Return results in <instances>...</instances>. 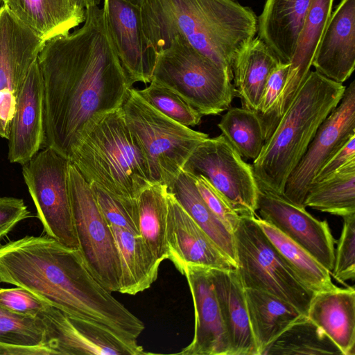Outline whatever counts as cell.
Returning a JSON list of instances; mask_svg holds the SVG:
<instances>
[{"mask_svg": "<svg viewBox=\"0 0 355 355\" xmlns=\"http://www.w3.org/2000/svg\"><path fill=\"white\" fill-rule=\"evenodd\" d=\"M279 60L258 37H254L236 57L232 73L235 96L242 107L256 112L266 83Z\"/></svg>", "mask_w": 355, "mask_h": 355, "instance_id": "27", "label": "cell"}, {"mask_svg": "<svg viewBox=\"0 0 355 355\" xmlns=\"http://www.w3.org/2000/svg\"><path fill=\"white\" fill-rule=\"evenodd\" d=\"M355 135V80L320 124L305 153L287 179L284 196L300 207L320 168Z\"/></svg>", "mask_w": 355, "mask_h": 355, "instance_id": "13", "label": "cell"}, {"mask_svg": "<svg viewBox=\"0 0 355 355\" xmlns=\"http://www.w3.org/2000/svg\"><path fill=\"white\" fill-rule=\"evenodd\" d=\"M150 82L171 89L202 116L228 110L235 96L232 76L180 36L157 54Z\"/></svg>", "mask_w": 355, "mask_h": 355, "instance_id": "6", "label": "cell"}, {"mask_svg": "<svg viewBox=\"0 0 355 355\" xmlns=\"http://www.w3.org/2000/svg\"><path fill=\"white\" fill-rule=\"evenodd\" d=\"M312 0H266L257 33L279 62L290 63Z\"/></svg>", "mask_w": 355, "mask_h": 355, "instance_id": "23", "label": "cell"}, {"mask_svg": "<svg viewBox=\"0 0 355 355\" xmlns=\"http://www.w3.org/2000/svg\"><path fill=\"white\" fill-rule=\"evenodd\" d=\"M304 206L341 217L355 214V159L329 178L313 182Z\"/></svg>", "mask_w": 355, "mask_h": 355, "instance_id": "31", "label": "cell"}, {"mask_svg": "<svg viewBox=\"0 0 355 355\" xmlns=\"http://www.w3.org/2000/svg\"><path fill=\"white\" fill-rule=\"evenodd\" d=\"M137 91L155 110L183 125L190 128L201 121L202 116L195 108L166 87L150 82L148 87Z\"/></svg>", "mask_w": 355, "mask_h": 355, "instance_id": "35", "label": "cell"}, {"mask_svg": "<svg viewBox=\"0 0 355 355\" xmlns=\"http://www.w3.org/2000/svg\"><path fill=\"white\" fill-rule=\"evenodd\" d=\"M140 8L144 35L157 54L180 36L223 68L243 31L236 0H144Z\"/></svg>", "mask_w": 355, "mask_h": 355, "instance_id": "3", "label": "cell"}, {"mask_svg": "<svg viewBox=\"0 0 355 355\" xmlns=\"http://www.w3.org/2000/svg\"><path fill=\"white\" fill-rule=\"evenodd\" d=\"M355 159V135L352 136L327 162L320 168L313 182L322 181L347 163ZM312 183V184H313Z\"/></svg>", "mask_w": 355, "mask_h": 355, "instance_id": "43", "label": "cell"}, {"mask_svg": "<svg viewBox=\"0 0 355 355\" xmlns=\"http://www.w3.org/2000/svg\"><path fill=\"white\" fill-rule=\"evenodd\" d=\"M103 9L112 42L131 83H150L157 53L144 35L140 7L124 0H104Z\"/></svg>", "mask_w": 355, "mask_h": 355, "instance_id": "16", "label": "cell"}, {"mask_svg": "<svg viewBox=\"0 0 355 355\" xmlns=\"http://www.w3.org/2000/svg\"><path fill=\"white\" fill-rule=\"evenodd\" d=\"M69 159L45 147L22 165V175L46 234L79 250L69 195Z\"/></svg>", "mask_w": 355, "mask_h": 355, "instance_id": "10", "label": "cell"}, {"mask_svg": "<svg viewBox=\"0 0 355 355\" xmlns=\"http://www.w3.org/2000/svg\"><path fill=\"white\" fill-rule=\"evenodd\" d=\"M233 236L236 268L243 287L275 295L306 315L315 293L305 286L282 257L256 216L241 217Z\"/></svg>", "mask_w": 355, "mask_h": 355, "instance_id": "8", "label": "cell"}, {"mask_svg": "<svg viewBox=\"0 0 355 355\" xmlns=\"http://www.w3.org/2000/svg\"><path fill=\"white\" fill-rule=\"evenodd\" d=\"M251 330L258 355L302 315L289 302L271 293L245 288Z\"/></svg>", "mask_w": 355, "mask_h": 355, "instance_id": "28", "label": "cell"}, {"mask_svg": "<svg viewBox=\"0 0 355 355\" xmlns=\"http://www.w3.org/2000/svg\"><path fill=\"white\" fill-rule=\"evenodd\" d=\"M257 211L260 218L309 252L331 274L335 240L327 220H319L306 207L284 196L259 188Z\"/></svg>", "mask_w": 355, "mask_h": 355, "instance_id": "15", "label": "cell"}, {"mask_svg": "<svg viewBox=\"0 0 355 355\" xmlns=\"http://www.w3.org/2000/svg\"><path fill=\"white\" fill-rule=\"evenodd\" d=\"M0 1H1V0H0Z\"/></svg>", "mask_w": 355, "mask_h": 355, "instance_id": "47", "label": "cell"}, {"mask_svg": "<svg viewBox=\"0 0 355 355\" xmlns=\"http://www.w3.org/2000/svg\"><path fill=\"white\" fill-rule=\"evenodd\" d=\"M125 1H128L135 6L141 7L144 0H124Z\"/></svg>", "mask_w": 355, "mask_h": 355, "instance_id": "46", "label": "cell"}, {"mask_svg": "<svg viewBox=\"0 0 355 355\" xmlns=\"http://www.w3.org/2000/svg\"><path fill=\"white\" fill-rule=\"evenodd\" d=\"M46 305L25 288H0V306L14 313L35 317Z\"/></svg>", "mask_w": 355, "mask_h": 355, "instance_id": "40", "label": "cell"}, {"mask_svg": "<svg viewBox=\"0 0 355 355\" xmlns=\"http://www.w3.org/2000/svg\"><path fill=\"white\" fill-rule=\"evenodd\" d=\"M120 257L121 278L119 293L136 295L157 279L161 263L150 252L139 234L110 225Z\"/></svg>", "mask_w": 355, "mask_h": 355, "instance_id": "26", "label": "cell"}, {"mask_svg": "<svg viewBox=\"0 0 355 355\" xmlns=\"http://www.w3.org/2000/svg\"><path fill=\"white\" fill-rule=\"evenodd\" d=\"M306 315L323 330L343 355L355 354L354 286L315 293Z\"/></svg>", "mask_w": 355, "mask_h": 355, "instance_id": "24", "label": "cell"}, {"mask_svg": "<svg viewBox=\"0 0 355 355\" xmlns=\"http://www.w3.org/2000/svg\"><path fill=\"white\" fill-rule=\"evenodd\" d=\"M44 94L37 59L32 64L16 101L8 136V157L25 164L44 143Z\"/></svg>", "mask_w": 355, "mask_h": 355, "instance_id": "19", "label": "cell"}, {"mask_svg": "<svg viewBox=\"0 0 355 355\" xmlns=\"http://www.w3.org/2000/svg\"><path fill=\"white\" fill-rule=\"evenodd\" d=\"M37 316L44 327L43 345L55 354L141 355L137 340H128L49 304Z\"/></svg>", "mask_w": 355, "mask_h": 355, "instance_id": "14", "label": "cell"}, {"mask_svg": "<svg viewBox=\"0 0 355 355\" xmlns=\"http://www.w3.org/2000/svg\"><path fill=\"white\" fill-rule=\"evenodd\" d=\"M0 282L30 291L69 315L137 340L144 322L92 274L79 250L46 234L0 245Z\"/></svg>", "mask_w": 355, "mask_h": 355, "instance_id": "2", "label": "cell"}, {"mask_svg": "<svg viewBox=\"0 0 355 355\" xmlns=\"http://www.w3.org/2000/svg\"><path fill=\"white\" fill-rule=\"evenodd\" d=\"M83 25L45 42L37 57L44 94V145L70 159L93 128L120 108L132 87L119 58L103 8Z\"/></svg>", "mask_w": 355, "mask_h": 355, "instance_id": "1", "label": "cell"}, {"mask_svg": "<svg viewBox=\"0 0 355 355\" xmlns=\"http://www.w3.org/2000/svg\"><path fill=\"white\" fill-rule=\"evenodd\" d=\"M29 217L31 212L22 199L0 198V241L17 223Z\"/></svg>", "mask_w": 355, "mask_h": 355, "instance_id": "42", "label": "cell"}, {"mask_svg": "<svg viewBox=\"0 0 355 355\" xmlns=\"http://www.w3.org/2000/svg\"><path fill=\"white\" fill-rule=\"evenodd\" d=\"M167 189L236 267L233 234L209 209L196 187L193 176L182 170Z\"/></svg>", "mask_w": 355, "mask_h": 355, "instance_id": "29", "label": "cell"}, {"mask_svg": "<svg viewBox=\"0 0 355 355\" xmlns=\"http://www.w3.org/2000/svg\"><path fill=\"white\" fill-rule=\"evenodd\" d=\"M43 341L44 327L38 316L14 313L0 306V343L37 347L44 346Z\"/></svg>", "mask_w": 355, "mask_h": 355, "instance_id": "36", "label": "cell"}, {"mask_svg": "<svg viewBox=\"0 0 355 355\" xmlns=\"http://www.w3.org/2000/svg\"><path fill=\"white\" fill-rule=\"evenodd\" d=\"M44 42L83 23L85 10L72 0H2L1 3Z\"/></svg>", "mask_w": 355, "mask_h": 355, "instance_id": "25", "label": "cell"}, {"mask_svg": "<svg viewBox=\"0 0 355 355\" xmlns=\"http://www.w3.org/2000/svg\"><path fill=\"white\" fill-rule=\"evenodd\" d=\"M312 66L326 78L343 84L355 68V0H341L331 12Z\"/></svg>", "mask_w": 355, "mask_h": 355, "instance_id": "21", "label": "cell"}, {"mask_svg": "<svg viewBox=\"0 0 355 355\" xmlns=\"http://www.w3.org/2000/svg\"><path fill=\"white\" fill-rule=\"evenodd\" d=\"M289 63L279 62L270 73L255 112L261 121L270 112L286 80Z\"/></svg>", "mask_w": 355, "mask_h": 355, "instance_id": "41", "label": "cell"}, {"mask_svg": "<svg viewBox=\"0 0 355 355\" xmlns=\"http://www.w3.org/2000/svg\"><path fill=\"white\" fill-rule=\"evenodd\" d=\"M222 135L243 158L255 160L265 139L259 116L244 107L229 108L218 123Z\"/></svg>", "mask_w": 355, "mask_h": 355, "instance_id": "34", "label": "cell"}, {"mask_svg": "<svg viewBox=\"0 0 355 355\" xmlns=\"http://www.w3.org/2000/svg\"><path fill=\"white\" fill-rule=\"evenodd\" d=\"M192 176L201 197L209 209L233 234L239 223L240 216L205 178L202 175Z\"/></svg>", "mask_w": 355, "mask_h": 355, "instance_id": "39", "label": "cell"}, {"mask_svg": "<svg viewBox=\"0 0 355 355\" xmlns=\"http://www.w3.org/2000/svg\"><path fill=\"white\" fill-rule=\"evenodd\" d=\"M343 218V226L331 272L333 277L341 284L355 277V214Z\"/></svg>", "mask_w": 355, "mask_h": 355, "instance_id": "38", "label": "cell"}, {"mask_svg": "<svg viewBox=\"0 0 355 355\" xmlns=\"http://www.w3.org/2000/svg\"><path fill=\"white\" fill-rule=\"evenodd\" d=\"M90 186L108 224L128 228L139 234L136 200L120 199L94 184Z\"/></svg>", "mask_w": 355, "mask_h": 355, "instance_id": "37", "label": "cell"}, {"mask_svg": "<svg viewBox=\"0 0 355 355\" xmlns=\"http://www.w3.org/2000/svg\"><path fill=\"white\" fill-rule=\"evenodd\" d=\"M257 221L282 257L305 286L314 293L337 288L331 272L309 252L287 237L274 226L256 217Z\"/></svg>", "mask_w": 355, "mask_h": 355, "instance_id": "32", "label": "cell"}, {"mask_svg": "<svg viewBox=\"0 0 355 355\" xmlns=\"http://www.w3.org/2000/svg\"><path fill=\"white\" fill-rule=\"evenodd\" d=\"M268 354L343 355L323 330L305 315L292 322L261 353Z\"/></svg>", "mask_w": 355, "mask_h": 355, "instance_id": "33", "label": "cell"}, {"mask_svg": "<svg viewBox=\"0 0 355 355\" xmlns=\"http://www.w3.org/2000/svg\"><path fill=\"white\" fill-rule=\"evenodd\" d=\"M182 170L205 178L240 217L256 216L259 189L252 165L242 159L223 135L200 144Z\"/></svg>", "mask_w": 355, "mask_h": 355, "instance_id": "11", "label": "cell"}, {"mask_svg": "<svg viewBox=\"0 0 355 355\" xmlns=\"http://www.w3.org/2000/svg\"><path fill=\"white\" fill-rule=\"evenodd\" d=\"M0 355H53L44 346H20L0 343Z\"/></svg>", "mask_w": 355, "mask_h": 355, "instance_id": "44", "label": "cell"}, {"mask_svg": "<svg viewBox=\"0 0 355 355\" xmlns=\"http://www.w3.org/2000/svg\"><path fill=\"white\" fill-rule=\"evenodd\" d=\"M167 244L168 259L182 275L189 264L221 270L236 268L168 191Z\"/></svg>", "mask_w": 355, "mask_h": 355, "instance_id": "20", "label": "cell"}, {"mask_svg": "<svg viewBox=\"0 0 355 355\" xmlns=\"http://www.w3.org/2000/svg\"><path fill=\"white\" fill-rule=\"evenodd\" d=\"M311 71L288 109L265 141L252 168L259 188L284 195L288 178L318 128L340 102L345 89Z\"/></svg>", "mask_w": 355, "mask_h": 355, "instance_id": "4", "label": "cell"}, {"mask_svg": "<svg viewBox=\"0 0 355 355\" xmlns=\"http://www.w3.org/2000/svg\"><path fill=\"white\" fill-rule=\"evenodd\" d=\"M210 275L229 341L230 355H258L245 288L236 268H210Z\"/></svg>", "mask_w": 355, "mask_h": 355, "instance_id": "22", "label": "cell"}, {"mask_svg": "<svg viewBox=\"0 0 355 355\" xmlns=\"http://www.w3.org/2000/svg\"><path fill=\"white\" fill-rule=\"evenodd\" d=\"M139 234L153 255L161 263L168 259L167 244L168 189L155 183L136 199Z\"/></svg>", "mask_w": 355, "mask_h": 355, "instance_id": "30", "label": "cell"}, {"mask_svg": "<svg viewBox=\"0 0 355 355\" xmlns=\"http://www.w3.org/2000/svg\"><path fill=\"white\" fill-rule=\"evenodd\" d=\"M68 175L79 251L94 277L111 293L119 292L121 261L110 227L96 202L90 184L71 162Z\"/></svg>", "mask_w": 355, "mask_h": 355, "instance_id": "9", "label": "cell"}, {"mask_svg": "<svg viewBox=\"0 0 355 355\" xmlns=\"http://www.w3.org/2000/svg\"><path fill=\"white\" fill-rule=\"evenodd\" d=\"M74 4L79 8L85 10L87 8L98 6L101 0H72Z\"/></svg>", "mask_w": 355, "mask_h": 355, "instance_id": "45", "label": "cell"}, {"mask_svg": "<svg viewBox=\"0 0 355 355\" xmlns=\"http://www.w3.org/2000/svg\"><path fill=\"white\" fill-rule=\"evenodd\" d=\"M192 296L195 325L192 341L181 355H230V345L210 275V268L187 265L184 270Z\"/></svg>", "mask_w": 355, "mask_h": 355, "instance_id": "18", "label": "cell"}, {"mask_svg": "<svg viewBox=\"0 0 355 355\" xmlns=\"http://www.w3.org/2000/svg\"><path fill=\"white\" fill-rule=\"evenodd\" d=\"M334 1H311L289 63L284 86L270 112L260 121L265 139L270 136L311 71L317 47L332 12Z\"/></svg>", "mask_w": 355, "mask_h": 355, "instance_id": "17", "label": "cell"}, {"mask_svg": "<svg viewBox=\"0 0 355 355\" xmlns=\"http://www.w3.org/2000/svg\"><path fill=\"white\" fill-rule=\"evenodd\" d=\"M45 42L0 3V137L8 139L17 98Z\"/></svg>", "mask_w": 355, "mask_h": 355, "instance_id": "12", "label": "cell"}, {"mask_svg": "<svg viewBox=\"0 0 355 355\" xmlns=\"http://www.w3.org/2000/svg\"><path fill=\"white\" fill-rule=\"evenodd\" d=\"M121 107L126 124L146 157L154 182L168 187L209 135L164 115L132 87Z\"/></svg>", "mask_w": 355, "mask_h": 355, "instance_id": "7", "label": "cell"}, {"mask_svg": "<svg viewBox=\"0 0 355 355\" xmlns=\"http://www.w3.org/2000/svg\"><path fill=\"white\" fill-rule=\"evenodd\" d=\"M83 178L114 196L135 200L155 184L146 157L122 107L103 119L69 159Z\"/></svg>", "mask_w": 355, "mask_h": 355, "instance_id": "5", "label": "cell"}]
</instances>
